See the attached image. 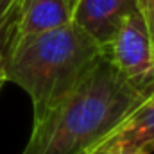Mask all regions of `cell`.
Returning a JSON list of instances; mask_svg holds the SVG:
<instances>
[{
  "label": "cell",
  "instance_id": "obj_11",
  "mask_svg": "<svg viewBox=\"0 0 154 154\" xmlns=\"http://www.w3.org/2000/svg\"><path fill=\"white\" fill-rule=\"evenodd\" d=\"M0 82H2V84L5 82V79H4V75H2V68H0Z\"/></svg>",
  "mask_w": 154,
  "mask_h": 154
},
{
  "label": "cell",
  "instance_id": "obj_5",
  "mask_svg": "<svg viewBox=\"0 0 154 154\" xmlns=\"http://www.w3.org/2000/svg\"><path fill=\"white\" fill-rule=\"evenodd\" d=\"M72 0H22L13 39L68 25L72 22Z\"/></svg>",
  "mask_w": 154,
  "mask_h": 154
},
{
  "label": "cell",
  "instance_id": "obj_2",
  "mask_svg": "<svg viewBox=\"0 0 154 154\" xmlns=\"http://www.w3.org/2000/svg\"><path fill=\"white\" fill-rule=\"evenodd\" d=\"M102 57V47L70 22L59 29L13 39L0 57L5 81L27 91L32 120L70 93Z\"/></svg>",
  "mask_w": 154,
  "mask_h": 154
},
{
  "label": "cell",
  "instance_id": "obj_1",
  "mask_svg": "<svg viewBox=\"0 0 154 154\" xmlns=\"http://www.w3.org/2000/svg\"><path fill=\"white\" fill-rule=\"evenodd\" d=\"M145 99L102 54L70 93L32 120L22 154H90L115 136Z\"/></svg>",
  "mask_w": 154,
  "mask_h": 154
},
{
  "label": "cell",
  "instance_id": "obj_12",
  "mask_svg": "<svg viewBox=\"0 0 154 154\" xmlns=\"http://www.w3.org/2000/svg\"><path fill=\"white\" fill-rule=\"evenodd\" d=\"M0 88H2V82H0Z\"/></svg>",
  "mask_w": 154,
  "mask_h": 154
},
{
  "label": "cell",
  "instance_id": "obj_3",
  "mask_svg": "<svg viewBox=\"0 0 154 154\" xmlns=\"http://www.w3.org/2000/svg\"><path fill=\"white\" fill-rule=\"evenodd\" d=\"M102 54L140 93L149 97L154 91V47L138 9L120 22Z\"/></svg>",
  "mask_w": 154,
  "mask_h": 154
},
{
  "label": "cell",
  "instance_id": "obj_7",
  "mask_svg": "<svg viewBox=\"0 0 154 154\" xmlns=\"http://www.w3.org/2000/svg\"><path fill=\"white\" fill-rule=\"evenodd\" d=\"M20 2L22 0H0V57L14 36Z\"/></svg>",
  "mask_w": 154,
  "mask_h": 154
},
{
  "label": "cell",
  "instance_id": "obj_4",
  "mask_svg": "<svg viewBox=\"0 0 154 154\" xmlns=\"http://www.w3.org/2000/svg\"><path fill=\"white\" fill-rule=\"evenodd\" d=\"M72 22L100 47L113 36L120 22L136 11V0H72Z\"/></svg>",
  "mask_w": 154,
  "mask_h": 154
},
{
  "label": "cell",
  "instance_id": "obj_6",
  "mask_svg": "<svg viewBox=\"0 0 154 154\" xmlns=\"http://www.w3.org/2000/svg\"><path fill=\"white\" fill-rule=\"evenodd\" d=\"M116 142L122 147H136L154 151V91L136 108L115 133Z\"/></svg>",
  "mask_w": 154,
  "mask_h": 154
},
{
  "label": "cell",
  "instance_id": "obj_10",
  "mask_svg": "<svg viewBox=\"0 0 154 154\" xmlns=\"http://www.w3.org/2000/svg\"><path fill=\"white\" fill-rule=\"evenodd\" d=\"M118 154H152V152L143 151V149H136V147H122V145H120Z\"/></svg>",
  "mask_w": 154,
  "mask_h": 154
},
{
  "label": "cell",
  "instance_id": "obj_9",
  "mask_svg": "<svg viewBox=\"0 0 154 154\" xmlns=\"http://www.w3.org/2000/svg\"><path fill=\"white\" fill-rule=\"evenodd\" d=\"M120 151V143L116 142L115 136H111L109 140H106L102 145H99L95 151H91L90 154H118Z\"/></svg>",
  "mask_w": 154,
  "mask_h": 154
},
{
  "label": "cell",
  "instance_id": "obj_8",
  "mask_svg": "<svg viewBox=\"0 0 154 154\" xmlns=\"http://www.w3.org/2000/svg\"><path fill=\"white\" fill-rule=\"evenodd\" d=\"M136 9L147 25V31H149L154 47V0H136Z\"/></svg>",
  "mask_w": 154,
  "mask_h": 154
}]
</instances>
